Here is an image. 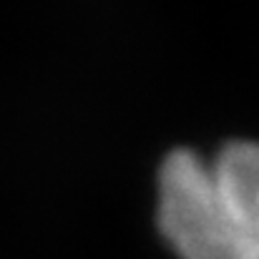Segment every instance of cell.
<instances>
[{
    "mask_svg": "<svg viewBox=\"0 0 259 259\" xmlns=\"http://www.w3.org/2000/svg\"><path fill=\"white\" fill-rule=\"evenodd\" d=\"M211 171L229 259H259V144H227Z\"/></svg>",
    "mask_w": 259,
    "mask_h": 259,
    "instance_id": "cell-2",
    "label": "cell"
},
{
    "mask_svg": "<svg viewBox=\"0 0 259 259\" xmlns=\"http://www.w3.org/2000/svg\"><path fill=\"white\" fill-rule=\"evenodd\" d=\"M159 229L179 259H229L211 161L171 151L159 171Z\"/></svg>",
    "mask_w": 259,
    "mask_h": 259,
    "instance_id": "cell-1",
    "label": "cell"
}]
</instances>
